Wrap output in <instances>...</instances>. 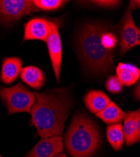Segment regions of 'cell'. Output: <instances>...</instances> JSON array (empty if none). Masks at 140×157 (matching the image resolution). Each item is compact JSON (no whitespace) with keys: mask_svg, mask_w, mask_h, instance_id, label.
<instances>
[{"mask_svg":"<svg viewBox=\"0 0 140 157\" xmlns=\"http://www.w3.org/2000/svg\"><path fill=\"white\" fill-rule=\"evenodd\" d=\"M36 101L30 114L32 123L42 138L62 135L64 123L70 110V102L66 95L60 92L34 93Z\"/></svg>","mask_w":140,"mask_h":157,"instance_id":"cell-1","label":"cell"},{"mask_svg":"<svg viewBox=\"0 0 140 157\" xmlns=\"http://www.w3.org/2000/svg\"><path fill=\"white\" fill-rule=\"evenodd\" d=\"M106 29L99 24H86L79 36L81 57L87 66L96 73H108L114 65L112 51L102 44V35Z\"/></svg>","mask_w":140,"mask_h":157,"instance_id":"cell-2","label":"cell"},{"mask_svg":"<svg viewBox=\"0 0 140 157\" xmlns=\"http://www.w3.org/2000/svg\"><path fill=\"white\" fill-rule=\"evenodd\" d=\"M100 132L94 122L84 113L75 114L66 135L65 146L73 157H89L100 145Z\"/></svg>","mask_w":140,"mask_h":157,"instance_id":"cell-3","label":"cell"},{"mask_svg":"<svg viewBox=\"0 0 140 157\" xmlns=\"http://www.w3.org/2000/svg\"><path fill=\"white\" fill-rule=\"evenodd\" d=\"M0 96L5 103L8 115L18 113H29L35 102L34 93H31L20 82L11 87H2Z\"/></svg>","mask_w":140,"mask_h":157,"instance_id":"cell-4","label":"cell"},{"mask_svg":"<svg viewBox=\"0 0 140 157\" xmlns=\"http://www.w3.org/2000/svg\"><path fill=\"white\" fill-rule=\"evenodd\" d=\"M39 11L28 0H0V19L5 23L15 22L25 15Z\"/></svg>","mask_w":140,"mask_h":157,"instance_id":"cell-5","label":"cell"},{"mask_svg":"<svg viewBox=\"0 0 140 157\" xmlns=\"http://www.w3.org/2000/svg\"><path fill=\"white\" fill-rule=\"evenodd\" d=\"M46 42L56 79L59 82L62 63V47L58 26L52 21H50V32Z\"/></svg>","mask_w":140,"mask_h":157,"instance_id":"cell-6","label":"cell"},{"mask_svg":"<svg viewBox=\"0 0 140 157\" xmlns=\"http://www.w3.org/2000/svg\"><path fill=\"white\" fill-rule=\"evenodd\" d=\"M139 44L140 31L134 22L132 16V9L130 7L127 11L121 30V53L124 54L126 52Z\"/></svg>","mask_w":140,"mask_h":157,"instance_id":"cell-7","label":"cell"},{"mask_svg":"<svg viewBox=\"0 0 140 157\" xmlns=\"http://www.w3.org/2000/svg\"><path fill=\"white\" fill-rule=\"evenodd\" d=\"M63 149V138L55 136L42 139L25 157H53Z\"/></svg>","mask_w":140,"mask_h":157,"instance_id":"cell-8","label":"cell"},{"mask_svg":"<svg viewBox=\"0 0 140 157\" xmlns=\"http://www.w3.org/2000/svg\"><path fill=\"white\" fill-rule=\"evenodd\" d=\"M23 41L40 40L47 42L50 32V21L44 18H33L24 25Z\"/></svg>","mask_w":140,"mask_h":157,"instance_id":"cell-9","label":"cell"},{"mask_svg":"<svg viewBox=\"0 0 140 157\" xmlns=\"http://www.w3.org/2000/svg\"><path fill=\"white\" fill-rule=\"evenodd\" d=\"M124 139L127 145L139 142L140 139V111L128 112L125 114L123 127Z\"/></svg>","mask_w":140,"mask_h":157,"instance_id":"cell-10","label":"cell"},{"mask_svg":"<svg viewBox=\"0 0 140 157\" xmlns=\"http://www.w3.org/2000/svg\"><path fill=\"white\" fill-rule=\"evenodd\" d=\"M22 70V62L18 57H8L5 59L1 75L3 82L9 84L13 82Z\"/></svg>","mask_w":140,"mask_h":157,"instance_id":"cell-11","label":"cell"},{"mask_svg":"<svg viewBox=\"0 0 140 157\" xmlns=\"http://www.w3.org/2000/svg\"><path fill=\"white\" fill-rule=\"evenodd\" d=\"M110 101L109 96L100 90H91L84 98L86 108L93 113L103 110Z\"/></svg>","mask_w":140,"mask_h":157,"instance_id":"cell-12","label":"cell"},{"mask_svg":"<svg viewBox=\"0 0 140 157\" xmlns=\"http://www.w3.org/2000/svg\"><path fill=\"white\" fill-rule=\"evenodd\" d=\"M117 77L123 85L131 86L139 79L140 71L135 65L128 63H119L116 68Z\"/></svg>","mask_w":140,"mask_h":157,"instance_id":"cell-13","label":"cell"},{"mask_svg":"<svg viewBox=\"0 0 140 157\" xmlns=\"http://www.w3.org/2000/svg\"><path fill=\"white\" fill-rule=\"evenodd\" d=\"M22 81L33 88L39 89L45 82L43 72L37 67L28 66L22 69L21 71Z\"/></svg>","mask_w":140,"mask_h":157,"instance_id":"cell-14","label":"cell"},{"mask_svg":"<svg viewBox=\"0 0 140 157\" xmlns=\"http://www.w3.org/2000/svg\"><path fill=\"white\" fill-rule=\"evenodd\" d=\"M125 114V113L112 101H110L103 110L96 113L97 117L108 124H114L121 122L124 119Z\"/></svg>","mask_w":140,"mask_h":157,"instance_id":"cell-15","label":"cell"},{"mask_svg":"<svg viewBox=\"0 0 140 157\" xmlns=\"http://www.w3.org/2000/svg\"><path fill=\"white\" fill-rule=\"evenodd\" d=\"M107 136L110 145L114 150H121L124 141L122 124L118 123L108 126L107 128Z\"/></svg>","mask_w":140,"mask_h":157,"instance_id":"cell-16","label":"cell"},{"mask_svg":"<svg viewBox=\"0 0 140 157\" xmlns=\"http://www.w3.org/2000/svg\"><path fill=\"white\" fill-rule=\"evenodd\" d=\"M66 1L61 0H35L33 1L34 5L44 11H52L60 8Z\"/></svg>","mask_w":140,"mask_h":157,"instance_id":"cell-17","label":"cell"},{"mask_svg":"<svg viewBox=\"0 0 140 157\" xmlns=\"http://www.w3.org/2000/svg\"><path fill=\"white\" fill-rule=\"evenodd\" d=\"M106 88L109 92L113 94H118L123 89L124 85L120 81L117 75H112L106 81Z\"/></svg>","mask_w":140,"mask_h":157,"instance_id":"cell-18","label":"cell"},{"mask_svg":"<svg viewBox=\"0 0 140 157\" xmlns=\"http://www.w3.org/2000/svg\"><path fill=\"white\" fill-rule=\"evenodd\" d=\"M102 44L108 50L112 51V49L117 44V38L113 33L109 32L106 29L102 35Z\"/></svg>","mask_w":140,"mask_h":157,"instance_id":"cell-19","label":"cell"},{"mask_svg":"<svg viewBox=\"0 0 140 157\" xmlns=\"http://www.w3.org/2000/svg\"><path fill=\"white\" fill-rule=\"evenodd\" d=\"M93 3H94L99 6L104 8H112L116 6L120 3L119 1H91Z\"/></svg>","mask_w":140,"mask_h":157,"instance_id":"cell-20","label":"cell"},{"mask_svg":"<svg viewBox=\"0 0 140 157\" xmlns=\"http://www.w3.org/2000/svg\"><path fill=\"white\" fill-rule=\"evenodd\" d=\"M131 9H135L139 7V1H131L130 6Z\"/></svg>","mask_w":140,"mask_h":157,"instance_id":"cell-21","label":"cell"},{"mask_svg":"<svg viewBox=\"0 0 140 157\" xmlns=\"http://www.w3.org/2000/svg\"><path fill=\"white\" fill-rule=\"evenodd\" d=\"M53 157H67V156L64 154V153H60Z\"/></svg>","mask_w":140,"mask_h":157,"instance_id":"cell-22","label":"cell"},{"mask_svg":"<svg viewBox=\"0 0 140 157\" xmlns=\"http://www.w3.org/2000/svg\"><path fill=\"white\" fill-rule=\"evenodd\" d=\"M0 157H2V156L1 155V154H0Z\"/></svg>","mask_w":140,"mask_h":157,"instance_id":"cell-23","label":"cell"}]
</instances>
